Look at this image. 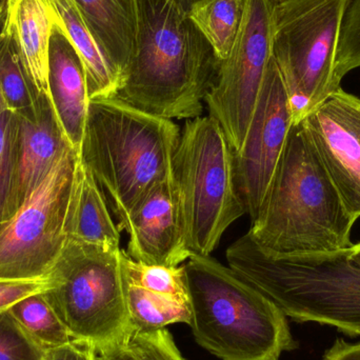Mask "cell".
<instances>
[{
  "mask_svg": "<svg viewBox=\"0 0 360 360\" xmlns=\"http://www.w3.org/2000/svg\"><path fill=\"white\" fill-rule=\"evenodd\" d=\"M137 31L116 98L158 117L193 120L203 112L219 60L174 0H135Z\"/></svg>",
  "mask_w": 360,
  "mask_h": 360,
  "instance_id": "6da1fadb",
  "label": "cell"
},
{
  "mask_svg": "<svg viewBox=\"0 0 360 360\" xmlns=\"http://www.w3.org/2000/svg\"><path fill=\"white\" fill-rule=\"evenodd\" d=\"M355 221L304 122L292 124L250 236L278 255L332 253L352 247Z\"/></svg>",
  "mask_w": 360,
  "mask_h": 360,
  "instance_id": "7a4b0ae2",
  "label": "cell"
},
{
  "mask_svg": "<svg viewBox=\"0 0 360 360\" xmlns=\"http://www.w3.org/2000/svg\"><path fill=\"white\" fill-rule=\"evenodd\" d=\"M180 131L116 97L91 99L78 155L111 199L118 224L172 176Z\"/></svg>",
  "mask_w": 360,
  "mask_h": 360,
  "instance_id": "3957f363",
  "label": "cell"
},
{
  "mask_svg": "<svg viewBox=\"0 0 360 360\" xmlns=\"http://www.w3.org/2000/svg\"><path fill=\"white\" fill-rule=\"evenodd\" d=\"M184 266L199 346L222 360H279L296 349L285 313L230 266L195 254Z\"/></svg>",
  "mask_w": 360,
  "mask_h": 360,
  "instance_id": "277c9868",
  "label": "cell"
},
{
  "mask_svg": "<svg viewBox=\"0 0 360 360\" xmlns=\"http://www.w3.org/2000/svg\"><path fill=\"white\" fill-rule=\"evenodd\" d=\"M350 249L278 255L264 251L249 233L226 250L229 266L297 323L332 326L360 335V266Z\"/></svg>",
  "mask_w": 360,
  "mask_h": 360,
  "instance_id": "5b68a950",
  "label": "cell"
},
{
  "mask_svg": "<svg viewBox=\"0 0 360 360\" xmlns=\"http://www.w3.org/2000/svg\"><path fill=\"white\" fill-rule=\"evenodd\" d=\"M186 245L209 256L229 226L245 214L235 175L234 150L211 116L188 120L172 167Z\"/></svg>",
  "mask_w": 360,
  "mask_h": 360,
  "instance_id": "8992f818",
  "label": "cell"
},
{
  "mask_svg": "<svg viewBox=\"0 0 360 360\" xmlns=\"http://www.w3.org/2000/svg\"><path fill=\"white\" fill-rule=\"evenodd\" d=\"M120 249L67 239L48 274L44 292L74 340L103 349L130 340L132 326L127 309Z\"/></svg>",
  "mask_w": 360,
  "mask_h": 360,
  "instance_id": "52a82bcc",
  "label": "cell"
},
{
  "mask_svg": "<svg viewBox=\"0 0 360 360\" xmlns=\"http://www.w3.org/2000/svg\"><path fill=\"white\" fill-rule=\"evenodd\" d=\"M347 0H281L273 8L272 56L302 122L340 88L336 53Z\"/></svg>",
  "mask_w": 360,
  "mask_h": 360,
  "instance_id": "ba28073f",
  "label": "cell"
},
{
  "mask_svg": "<svg viewBox=\"0 0 360 360\" xmlns=\"http://www.w3.org/2000/svg\"><path fill=\"white\" fill-rule=\"evenodd\" d=\"M77 150L69 148L16 213L0 226V279L48 276L65 241Z\"/></svg>",
  "mask_w": 360,
  "mask_h": 360,
  "instance_id": "9c48e42d",
  "label": "cell"
},
{
  "mask_svg": "<svg viewBox=\"0 0 360 360\" xmlns=\"http://www.w3.org/2000/svg\"><path fill=\"white\" fill-rule=\"evenodd\" d=\"M275 0H247L230 55L219 61L205 98L209 116L221 126L235 153L243 149L272 58Z\"/></svg>",
  "mask_w": 360,
  "mask_h": 360,
  "instance_id": "30bf717a",
  "label": "cell"
},
{
  "mask_svg": "<svg viewBox=\"0 0 360 360\" xmlns=\"http://www.w3.org/2000/svg\"><path fill=\"white\" fill-rule=\"evenodd\" d=\"M293 124L283 76L271 58L243 149L235 153V175L245 213L257 215Z\"/></svg>",
  "mask_w": 360,
  "mask_h": 360,
  "instance_id": "8fae6325",
  "label": "cell"
},
{
  "mask_svg": "<svg viewBox=\"0 0 360 360\" xmlns=\"http://www.w3.org/2000/svg\"><path fill=\"white\" fill-rule=\"evenodd\" d=\"M347 211L360 217V99L342 88L302 120Z\"/></svg>",
  "mask_w": 360,
  "mask_h": 360,
  "instance_id": "7c38bea8",
  "label": "cell"
},
{
  "mask_svg": "<svg viewBox=\"0 0 360 360\" xmlns=\"http://www.w3.org/2000/svg\"><path fill=\"white\" fill-rule=\"evenodd\" d=\"M117 226L128 233L126 251L135 262L179 266L192 255L173 176L156 186Z\"/></svg>",
  "mask_w": 360,
  "mask_h": 360,
  "instance_id": "4fadbf2b",
  "label": "cell"
},
{
  "mask_svg": "<svg viewBox=\"0 0 360 360\" xmlns=\"http://www.w3.org/2000/svg\"><path fill=\"white\" fill-rule=\"evenodd\" d=\"M15 113L17 170L11 217L41 184L56 160L69 148H73L63 132L49 95H40L33 108Z\"/></svg>",
  "mask_w": 360,
  "mask_h": 360,
  "instance_id": "5bb4252c",
  "label": "cell"
},
{
  "mask_svg": "<svg viewBox=\"0 0 360 360\" xmlns=\"http://www.w3.org/2000/svg\"><path fill=\"white\" fill-rule=\"evenodd\" d=\"M48 95L68 141L79 152L90 105L86 68L56 18L49 44Z\"/></svg>",
  "mask_w": 360,
  "mask_h": 360,
  "instance_id": "9a60e30c",
  "label": "cell"
},
{
  "mask_svg": "<svg viewBox=\"0 0 360 360\" xmlns=\"http://www.w3.org/2000/svg\"><path fill=\"white\" fill-rule=\"evenodd\" d=\"M67 239L120 249V230L114 222L103 191L78 160L65 220Z\"/></svg>",
  "mask_w": 360,
  "mask_h": 360,
  "instance_id": "2e32d148",
  "label": "cell"
},
{
  "mask_svg": "<svg viewBox=\"0 0 360 360\" xmlns=\"http://www.w3.org/2000/svg\"><path fill=\"white\" fill-rule=\"evenodd\" d=\"M101 52L122 77L130 63L137 31L135 0H73ZM124 84V82H122Z\"/></svg>",
  "mask_w": 360,
  "mask_h": 360,
  "instance_id": "e0dca14e",
  "label": "cell"
},
{
  "mask_svg": "<svg viewBox=\"0 0 360 360\" xmlns=\"http://www.w3.org/2000/svg\"><path fill=\"white\" fill-rule=\"evenodd\" d=\"M12 25L25 67L40 94L48 95V56L55 15L48 0H8Z\"/></svg>",
  "mask_w": 360,
  "mask_h": 360,
  "instance_id": "ac0fdd59",
  "label": "cell"
},
{
  "mask_svg": "<svg viewBox=\"0 0 360 360\" xmlns=\"http://www.w3.org/2000/svg\"><path fill=\"white\" fill-rule=\"evenodd\" d=\"M57 22L71 40L84 61L91 99L115 97L122 86V77L101 52L90 27L73 0H48Z\"/></svg>",
  "mask_w": 360,
  "mask_h": 360,
  "instance_id": "d6986e66",
  "label": "cell"
},
{
  "mask_svg": "<svg viewBox=\"0 0 360 360\" xmlns=\"http://www.w3.org/2000/svg\"><path fill=\"white\" fill-rule=\"evenodd\" d=\"M122 281L133 331H158L172 323H190V300L150 291L124 277Z\"/></svg>",
  "mask_w": 360,
  "mask_h": 360,
  "instance_id": "ffe728a7",
  "label": "cell"
},
{
  "mask_svg": "<svg viewBox=\"0 0 360 360\" xmlns=\"http://www.w3.org/2000/svg\"><path fill=\"white\" fill-rule=\"evenodd\" d=\"M247 0H201L188 12L218 60L230 55L245 15Z\"/></svg>",
  "mask_w": 360,
  "mask_h": 360,
  "instance_id": "44dd1931",
  "label": "cell"
},
{
  "mask_svg": "<svg viewBox=\"0 0 360 360\" xmlns=\"http://www.w3.org/2000/svg\"><path fill=\"white\" fill-rule=\"evenodd\" d=\"M0 89L14 112L33 108L41 95L25 67L12 25L6 17L0 27Z\"/></svg>",
  "mask_w": 360,
  "mask_h": 360,
  "instance_id": "7402d4cb",
  "label": "cell"
},
{
  "mask_svg": "<svg viewBox=\"0 0 360 360\" xmlns=\"http://www.w3.org/2000/svg\"><path fill=\"white\" fill-rule=\"evenodd\" d=\"M11 314L46 349L74 340L42 293L34 294L8 309Z\"/></svg>",
  "mask_w": 360,
  "mask_h": 360,
  "instance_id": "603a6c76",
  "label": "cell"
},
{
  "mask_svg": "<svg viewBox=\"0 0 360 360\" xmlns=\"http://www.w3.org/2000/svg\"><path fill=\"white\" fill-rule=\"evenodd\" d=\"M16 170L17 117L8 110L0 116V226L11 217Z\"/></svg>",
  "mask_w": 360,
  "mask_h": 360,
  "instance_id": "cb8c5ba5",
  "label": "cell"
},
{
  "mask_svg": "<svg viewBox=\"0 0 360 360\" xmlns=\"http://www.w3.org/2000/svg\"><path fill=\"white\" fill-rule=\"evenodd\" d=\"M360 67V0H347L336 53L335 79Z\"/></svg>",
  "mask_w": 360,
  "mask_h": 360,
  "instance_id": "d4e9b609",
  "label": "cell"
},
{
  "mask_svg": "<svg viewBox=\"0 0 360 360\" xmlns=\"http://www.w3.org/2000/svg\"><path fill=\"white\" fill-rule=\"evenodd\" d=\"M46 351L10 311L0 312V360H44Z\"/></svg>",
  "mask_w": 360,
  "mask_h": 360,
  "instance_id": "484cf974",
  "label": "cell"
},
{
  "mask_svg": "<svg viewBox=\"0 0 360 360\" xmlns=\"http://www.w3.org/2000/svg\"><path fill=\"white\" fill-rule=\"evenodd\" d=\"M129 344L139 360H184L166 329L134 332Z\"/></svg>",
  "mask_w": 360,
  "mask_h": 360,
  "instance_id": "4316f807",
  "label": "cell"
},
{
  "mask_svg": "<svg viewBox=\"0 0 360 360\" xmlns=\"http://www.w3.org/2000/svg\"><path fill=\"white\" fill-rule=\"evenodd\" d=\"M50 288L48 277L41 279H0V312L34 294Z\"/></svg>",
  "mask_w": 360,
  "mask_h": 360,
  "instance_id": "83f0119b",
  "label": "cell"
},
{
  "mask_svg": "<svg viewBox=\"0 0 360 360\" xmlns=\"http://www.w3.org/2000/svg\"><path fill=\"white\" fill-rule=\"evenodd\" d=\"M44 360H98V357L92 344L73 340L63 346L46 349Z\"/></svg>",
  "mask_w": 360,
  "mask_h": 360,
  "instance_id": "f1b7e54d",
  "label": "cell"
},
{
  "mask_svg": "<svg viewBox=\"0 0 360 360\" xmlns=\"http://www.w3.org/2000/svg\"><path fill=\"white\" fill-rule=\"evenodd\" d=\"M323 360H360V342L349 344L340 338L326 352Z\"/></svg>",
  "mask_w": 360,
  "mask_h": 360,
  "instance_id": "f546056e",
  "label": "cell"
},
{
  "mask_svg": "<svg viewBox=\"0 0 360 360\" xmlns=\"http://www.w3.org/2000/svg\"><path fill=\"white\" fill-rule=\"evenodd\" d=\"M97 357L98 360H139L129 340L97 349Z\"/></svg>",
  "mask_w": 360,
  "mask_h": 360,
  "instance_id": "4dcf8cb0",
  "label": "cell"
},
{
  "mask_svg": "<svg viewBox=\"0 0 360 360\" xmlns=\"http://www.w3.org/2000/svg\"><path fill=\"white\" fill-rule=\"evenodd\" d=\"M350 259L353 264L360 266V243L351 247Z\"/></svg>",
  "mask_w": 360,
  "mask_h": 360,
  "instance_id": "1f68e13d",
  "label": "cell"
},
{
  "mask_svg": "<svg viewBox=\"0 0 360 360\" xmlns=\"http://www.w3.org/2000/svg\"><path fill=\"white\" fill-rule=\"evenodd\" d=\"M174 1L176 2L177 4H179L188 14V12L192 10L193 6L198 4V2H200L201 0H174Z\"/></svg>",
  "mask_w": 360,
  "mask_h": 360,
  "instance_id": "d6a6232c",
  "label": "cell"
},
{
  "mask_svg": "<svg viewBox=\"0 0 360 360\" xmlns=\"http://www.w3.org/2000/svg\"><path fill=\"white\" fill-rule=\"evenodd\" d=\"M8 110H10V108H8V103H6V98H4V93H2L1 89H0V116L6 113Z\"/></svg>",
  "mask_w": 360,
  "mask_h": 360,
  "instance_id": "836d02e7",
  "label": "cell"
},
{
  "mask_svg": "<svg viewBox=\"0 0 360 360\" xmlns=\"http://www.w3.org/2000/svg\"><path fill=\"white\" fill-rule=\"evenodd\" d=\"M4 13H6V6H0V27H1L2 22H4Z\"/></svg>",
  "mask_w": 360,
  "mask_h": 360,
  "instance_id": "e575fe53",
  "label": "cell"
},
{
  "mask_svg": "<svg viewBox=\"0 0 360 360\" xmlns=\"http://www.w3.org/2000/svg\"><path fill=\"white\" fill-rule=\"evenodd\" d=\"M8 0H0V6H6Z\"/></svg>",
  "mask_w": 360,
  "mask_h": 360,
  "instance_id": "d590c367",
  "label": "cell"
},
{
  "mask_svg": "<svg viewBox=\"0 0 360 360\" xmlns=\"http://www.w3.org/2000/svg\"><path fill=\"white\" fill-rule=\"evenodd\" d=\"M275 1H281V0H275Z\"/></svg>",
  "mask_w": 360,
  "mask_h": 360,
  "instance_id": "8d00e7d4",
  "label": "cell"
}]
</instances>
